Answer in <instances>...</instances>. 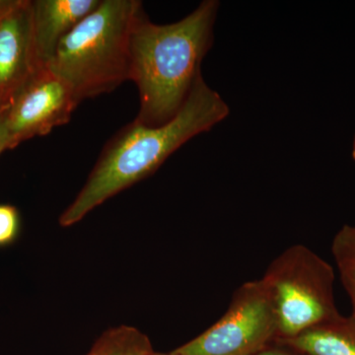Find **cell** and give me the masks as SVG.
<instances>
[{
    "instance_id": "52a82bcc",
    "label": "cell",
    "mask_w": 355,
    "mask_h": 355,
    "mask_svg": "<svg viewBox=\"0 0 355 355\" xmlns=\"http://www.w3.org/2000/svg\"><path fill=\"white\" fill-rule=\"evenodd\" d=\"M39 70L33 43L32 2L9 0L0 14V110Z\"/></svg>"
},
{
    "instance_id": "30bf717a",
    "label": "cell",
    "mask_w": 355,
    "mask_h": 355,
    "mask_svg": "<svg viewBox=\"0 0 355 355\" xmlns=\"http://www.w3.org/2000/svg\"><path fill=\"white\" fill-rule=\"evenodd\" d=\"M150 340L139 329L120 326L105 331L86 355H151Z\"/></svg>"
},
{
    "instance_id": "e0dca14e",
    "label": "cell",
    "mask_w": 355,
    "mask_h": 355,
    "mask_svg": "<svg viewBox=\"0 0 355 355\" xmlns=\"http://www.w3.org/2000/svg\"><path fill=\"white\" fill-rule=\"evenodd\" d=\"M352 158L355 160V135L354 139V144H352Z\"/></svg>"
},
{
    "instance_id": "7c38bea8",
    "label": "cell",
    "mask_w": 355,
    "mask_h": 355,
    "mask_svg": "<svg viewBox=\"0 0 355 355\" xmlns=\"http://www.w3.org/2000/svg\"><path fill=\"white\" fill-rule=\"evenodd\" d=\"M21 229L20 214L15 207L0 205V247L8 246L17 240Z\"/></svg>"
},
{
    "instance_id": "7a4b0ae2",
    "label": "cell",
    "mask_w": 355,
    "mask_h": 355,
    "mask_svg": "<svg viewBox=\"0 0 355 355\" xmlns=\"http://www.w3.org/2000/svg\"><path fill=\"white\" fill-rule=\"evenodd\" d=\"M219 2L205 0L184 19L154 24L144 9L130 36V78L140 107L135 121L159 127L183 108L200 73V64L214 43Z\"/></svg>"
},
{
    "instance_id": "4fadbf2b",
    "label": "cell",
    "mask_w": 355,
    "mask_h": 355,
    "mask_svg": "<svg viewBox=\"0 0 355 355\" xmlns=\"http://www.w3.org/2000/svg\"><path fill=\"white\" fill-rule=\"evenodd\" d=\"M336 266H338L343 286L352 302V316L355 318V263H342Z\"/></svg>"
},
{
    "instance_id": "3957f363",
    "label": "cell",
    "mask_w": 355,
    "mask_h": 355,
    "mask_svg": "<svg viewBox=\"0 0 355 355\" xmlns=\"http://www.w3.org/2000/svg\"><path fill=\"white\" fill-rule=\"evenodd\" d=\"M144 9L139 0H100L58 44L48 69L76 101L112 92L130 78V36Z\"/></svg>"
},
{
    "instance_id": "5b68a950",
    "label": "cell",
    "mask_w": 355,
    "mask_h": 355,
    "mask_svg": "<svg viewBox=\"0 0 355 355\" xmlns=\"http://www.w3.org/2000/svg\"><path fill=\"white\" fill-rule=\"evenodd\" d=\"M279 338V322L263 280L236 289L223 316L202 335L178 347L180 355H256Z\"/></svg>"
},
{
    "instance_id": "5bb4252c",
    "label": "cell",
    "mask_w": 355,
    "mask_h": 355,
    "mask_svg": "<svg viewBox=\"0 0 355 355\" xmlns=\"http://www.w3.org/2000/svg\"><path fill=\"white\" fill-rule=\"evenodd\" d=\"M256 355H296L292 354V352H286V350L282 349H266L261 352L260 354Z\"/></svg>"
},
{
    "instance_id": "6da1fadb",
    "label": "cell",
    "mask_w": 355,
    "mask_h": 355,
    "mask_svg": "<svg viewBox=\"0 0 355 355\" xmlns=\"http://www.w3.org/2000/svg\"><path fill=\"white\" fill-rule=\"evenodd\" d=\"M228 105L200 76L177 116L159 127L133 121L103 149L87 182L60 217L62 227L74 225L96 207L148 177L177 149L209 132L229 114Z\"/></svg>"
},
{
    "instance_id": "9c48e42d",
    "label": "cell",
    "mask_w": 355,
    "mask_h": 355,
    "mask_svg": "<svg viewBox=\"0 0 355 355\" xmlns=\"http://www.w3.org/2000/svg\"><path fill=\"white\" fill-rule=\"evenodd\" d=\"M275 343L306 355H355V318L340 315Z\"/></svg>"
},
{
    "instance_id": "ac0fdd59",
    "label": "cell",
    "mask_w": 355,
    "mask_h": 355,
    "mask_svg": "<svg viewBox=\"0 0 355 355\" xmlns=\"http://www.w3.org/2000/svg\"><path fill=\"white\" fill-rule=\"evenodd\" d=\"M4 153L3 148H2V142H1V135H0V154Z\"/></svg>"
},
{
    "instance_id": "8fae6325",
    "label": "cell",
    "mask_w": 355,
    "mask_h": 355,
    "mask_svg": "<svg viewBox=\"0 0 355 355\" xmlns=\"http://www.w3.org/2000/svg\"><path fill=\"white\" fill-rule=\"evenodd\" d=\"M331 254L336 265L355 263V224L340 229L331 243Z\"/></svg>"
},
{
    "instance_id": "2e32d148",
    "label": "cell",
    "mask_w": 355,
    "mask_h": 355,
    "mask_svg": "<svg viewBox=\"0 0 355 355\" xmlns=\"http://www.w3.org/2000/svg\"><path fill=\"white\" fill-rule=\"evenodd\" d=\"M151 355H180V354H178L176 352H169V354H162V352H154L153 354Z\"/></svg>"
},
{
    "instance_id": "ba28073f",
    "label": "cell",
    "mask_w": 355,
    "mask_h": 355,
    "mask_svg": "<svg viewBox=\"0 0 355 355\" xmlns=\"http://www.w3.org/2000/svg\"><path fill=\"white\" fill-rule=\"evenodd\" d=\"M32 2L33 43L39 69H46L58 44L100 0H35Z\"/></svg>"
},
{
    "instance_id": "9a60e30c",
    "label": "cell",
    "mask_w": 355,
    "mask_h": 355,
    "mask_svg": "<svg viewBox=\"0 0 355 355\" xmlns=\"http://www.w3.org/2000/svg\"><path fill=\"white\" fill-rule=\"evenodd\" d=\"M9 0H0V14L2 13V11L6 8V6H8Z\"/></svg>"
},
{
    "instance_id": "277c9868",
    "label": "cell",
    "mask_w": 355,
    "mask_h": 355,
    "mask_svg": "<svg viewBox=\"0 0 355 355\" xmlns=\"http://www.w3.org/2000/svg\"><path fill=\"white\" fill-rule=\"evenodd\" d=\"M272 295L279 338L286 340L340 316L333 266L305 245L287 248L261 277Z\"/></svg>"
},
{
    "instance_id": "8992f818",
    "label": "cell",
    "mask_w": 355,
    "mask_h": 355,
    "mask_svg": "<svg viewBox=\"0 0 355 355\" xmlns=\"http://www.w3.org/2000/svg\"><path fill=\"white\" fill-rule=\"evenodd\" d=\"M78 105L62 79L48 67L40 69L0 110L3 151L69 123Z\"/></svg>"
}]
</instances>
